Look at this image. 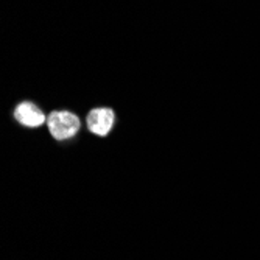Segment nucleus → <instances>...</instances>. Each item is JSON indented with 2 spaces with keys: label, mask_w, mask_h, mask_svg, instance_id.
Returning <instances> with one entry per match:
<instances>
[{
  "label": "nucleus",
  "mask_w": 260,
  "mask_h": 260,
  "mask_svg": "<svg viewBox=\"0 0 260 260\" xmlns=\"http://www.w3.org/2000/svg\"><path fill=\"white\" fill-rule=\"evenodd\" d=\"M14 119L27 128H38L47 122V115L31 102H22L14 109Z\"/></svg>",
  "instance_id": "3"
},
{
  "label": "nucleus",
  "mask_w": 260,
  "mask_h": 260,
  "mask_svg": "<svg viewBox=\"0 0 260 260\" xmlns=\"http://www.w3.org/2000/svg\"><path fill=\"white\" fill-rule=\"evenodd\" d=\"M115 114L109 108H95L86 117V125L90 133L97 136H108L114 126Z\"/></svg>",
  "instance_id": "2"
},
{
  "label": "nucleus",
  "mask_w": 260,
  "mask_h": 260,
  "mask_svg": "<svg viewBox=\"0 0 260 260\" xmlns=\"http://www.w3.org/2000/svg\"><path fill=\"white\" fill-rule=\"evenodd\" d=\"M47 126L56 140H69L77 136L81 128L78 115L70 111H53L47 115Z\"/></svg>",
  "instance_id": "1"
}]
</instances>
